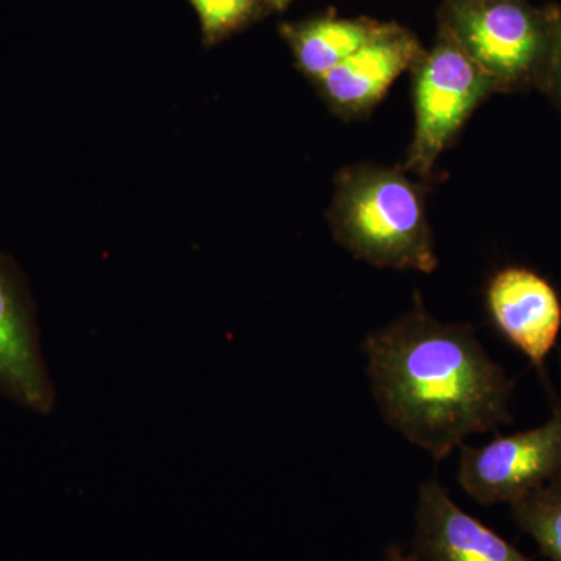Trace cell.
<instances>
[{
    "mask_svg": "<svg viewBox=\"0 0 561 561\" xmlns=\"http://www.w3.org/2000/svg\"><path fill=\"white\" fill-rule=\"evenodd\" d=\"M362 351L383 421L435 460L513 420L515 381L471 324L435 319L420 295L412 309L370 332Z\"/></svg>",
    "mask_w": 561,
    "mask_h": 561,
    "instance_id": "cell-1",
    "label": "cell"
},
{
    "mask_svg": "<svg viewBox=\"0 0 561 561\" xmlns=\"http://www.w3.org/2000/svg\"><path fill=\"white\" fill-rule=\"evenodd\" d=\"M424 184L401 168L353 164L335 175L327 219L335 242L379 268L438 267Z\"/></svg>",
    "mask_w": 561,
    "mask_h": 561,
    "instance_id": "cell-2",
    "label": "cell"
},
{
    "mask_svg": "<svg viewBox=\"0 0 561 561\" xmlns=\"http://www.w3.org/2000/svg\"><path fill=\"white\" fill-rule=\"evenodd\" d=\"M440 25L493 83L494 92L540 90L552 49L553 7L526 0H446Z\"/></svg>",
    "mask_w": 561,
    "mask_h": 561,
    "instance_id": "cell-3",
    "label": "cell"
},
{
    "mask_svg": "<svg viewBox=\"0 0 561 561\" xmlns=\"http://www.w3.org/2000/svg\"><path fill=\"white\" fill-rule=\"evenodd\" d=\"M413 73L415 130L405 172L427 180L443 151L451 146L481 103L494 94L483 70L443 28L431 50H424Z\"/></svg>",
    "mask_w": 561,
    "mask_h": 561,
    "instance_id": "cell-4",
    "label": "cell"
},
{
    "mask_svg": "<svg viewBox=\"0 0 561 561\" xmlns=\"http://www.w3.org/2000/svg\"><path fill=\"white\" fill-rule=\"evenodd\" d=\"M561 476V413L534 430L460 446L457 481L478 504H508Z\"/></svg>",
    "mask_w": 561,
    "mask_h": 561,
    "instance_id": "cell-5",
    "label": "cell"
},
{
    "mask_svg": "<svg viewBox=\"0 0 561 561\" xmlns=\"http://www.w3.org/2000/svg\"><path fill=\"white\" fill-rule=\"evenodd\" d=\"M0 397L25 411L49 415L57 404L41 345L38 312L20 264L0 250Z\"/></svg>",
    "mask_w": 561,
    "mask_h": 561,
    "instance_id": "cell-6",
    "label": "cell"
},
{
    "mask_svg": "<svg viewBox=\"0 0 561 561\" xmlns=\"http://www.w3.org/2000/svg\"><path fill=\"white\" fill-rule=\"evenodd\" d=\"M486 312L494 330L542 371L561 331L559 291L527 267L501 268L485 290Z\"/></svg>",
    "mask_w": 561,
    "mask_h": 561,
    "instance_id": "cell-7",
    "label": "cell"
},
{
    "mask_svg": "<svg viewBox=\"0 0 561 561\" xmlns=\"http://www.w3.org/2000/svg\"><path fill=\"white\" fill-rule=\"evenodd\" d=\"M423 54L412 32L383 22L368 43L313 84L334 113L354 119L370 113L394 80L412 70Z\"/></svg>",
    "mask_w": 561,
    "mask_h": 561,
    "instance_id": "cell-8",
    "label": "cell"
},
{
    "mask_svg": "<svg viewBox=\"0 0 561 561\" xmlns=\"http://www.w3.org/2000/svg\"><path fill=\"white\" fill-rule=\"evenodd\" d=\"M409 553L413 561H531L460 508L437 479L420 486Z\"/></svg>",
    "mask_w": 561,
    "mask_h": 561,
    "instance_id": "cell-9",
    "label": "cell"
},
{
    "mask_svg": "<svg viewBox=\"0 0 561 561\" xmlns=\"http://www.w3.org/2000/svg\"><path fill=\"white\" fill-rule=\"evenodd\" d=\"M382 25L367 18L321 16L284 24L280 35L289 44L298 69L316 83L368 43Z\"/></svg>",
    "mask_w": 561,
    "mask_h": 561,
    "instance_id": "cell-10",
    "label": "cell"
},
{
    "mask_svg": "<svg viewBox=\"0 0 561 561\" xmlns=\"http://www.w3.org/2000/svg\"><path fill=\"white\" fill-rule=\"evenodd\" d=\"M511 518L546 559L561 561V476L512 502Z\"/></svg>",
    "mask_w": 561,
    "mask_h": 561,
    "instance_id": "cell-11",
    "label": "cell"
},
{
    "mask_svg": "<svg viewBox=\"0 0 561 561\" xmlns=\"http://www.w3.org/2000/svg\"><path fill=\"white\" fill-rule=\"evenodd\" d=\"M208 46L230 38L265 13L264 0H190Z\"/></svg>",
    "mask_w": 561,
    "mask_h": 561,
    "instance_id": "cell-12",
    "label": "cell"
},
{
    "mask_svg": "<svg viewBox=\"0 0 561 561\" xmlns=\"http://www.w3.org/2000/svg\"><path fill=\"white\" fill-rule=\"evenodd\" d=\"M541 91L561 114V7H553L552 49Z\"/></svg>",
    "mask_w": 561,
    "mask_h": 561,
    "instance_id": "cell-13",
    "label": "cell"
},
{
    "mask_svg": "<svg viewBox=\"0 0 561 561\" xmlns=\"http://www.w3.org/2000/svg\"><path fill=\"white\" fill-rule=\"evenodd\" d=\"M379 561H413L411 553L405 552L401 546L391 545L383 551Z\"/></svg>",
    "mask_w": 561,
    "mask_h": 561,
    "instance_id": "cell-14",
    "label": "cell"
},
{
    "mask_svg": "<svg viewBox=\"0 0 561 561\" xmlns=\"http://www.w3.org/2000/svg\"><path fill=\"white\" fill-rule=\"evenodd\" d=\"M268 11H284L290 5L291 0H264Z\"/></svg>",
    "mask_w": 561,
    "mask_h": 561,
    "instance_id": "cell-15",
    "label": "cell"
},
{
    "mask_svg": "<svg viewBox=\"0 0 561 561\" xmlns=\"http://www.w3.org/2000/svg\"><path fill=\"white\" fill-rule=\"evenodd\" d=\"M560 370H561V350H560Z\"/></svg>",
    "mask_w": 561,
    "mask_h": 561,
    "instance_id": "cell-16",
    "label": "cell"
}]
</instances>
